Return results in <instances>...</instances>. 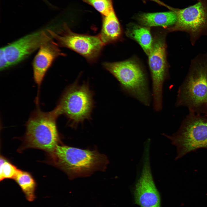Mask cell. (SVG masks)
<instances>
[{"label": "cell", "instance_id": "cell-1", "mask_svg": "<svg viewBox=\"0 0 207 207\" xmlns=\"http://www.w3.org/2000/svg\"><path fill=\"white\" fill-rule=\"evenodd\" d=\"M50 153L55 165L71 179L104 171L108 163L106 156L96 150L57 145Z\"/></svg>", "mask_w": 207, "mask_h": 207}, {"label": "cell", "instance_id": "cell-2", "mask_svg": "<svg viewBox=\"0 0 207 207\" xmlns=\"http://www.w3.org/2000/svg\"><path fill=\"white\" fill-rule=\"evenodd\" d=\"M176 105L187 107L189 112L207 115V55L192 62L179 89Z\"/></svg>", "mask_w": 207, "mask_h": 207}, {"label": "cell", "instance_id": "cell-3", "mask_svg": "<svg viewBox=\"0 0 207 207\" xmlns=\"http://www.w3.org/2000/svg\"><path fill=\"white\" fill-rule=\"evenodd\" d=\"M104 67L119 82L122 90L147 106L150 102L146 74L136 60L129 59L115 62H105Z\"/></svg>", "mask_w": 207, "mask_h": 207}, {"label": "cell", "instance_id": "cell-4", "mask_svg": "<svg viewBox=\"0 0 207 207\" xmlns=\"http://www.w3.org/2000/svg\"><path fill=\"white\" fill-rule=\"evenodd\" d=\"M59 115L55 108L48 112L39 109L35 110L27 122L24 138L26 147L52 152L59 140L56 124Z\"/></svg>", "mask_w": 207, "mask_h": 207}, {"label": "cell", "instance_id": "cell-5", "mask_svg": "<svg viewBox=\"0 0 207 207\" xmlns=\"http://www.w3.org/2000/svg\"><path fill=\"white\" fill-rule=\"evenodd\" d=\"M163 135L176 147V160L198 149H207V115L189 112L177 132L170 136Z\"/></svg>", "mask_w": 207, "mask_h": 207}, {"label": "cell", "instance_id": "cell-6", "mask_svg": "<svg viewBox=\"0 0 207 207\" xmlns=\"http://www.w3.org/2000/svg\"><path fill=\"white\" fill-rule=\"evenodd\" d=\"M92 92L87 84L76 82L69 86L55 108L59 115H65L70 126L76 127L85 120L89 119L93 107Z\"/></svg>", "mask_w": 207, "mask_h": 207}, {"label": "cell", "instance_id": "cell-7", "mask_svg": "<svg viewBox=\"0 0 207 207\" xmlns=\"http://www.w3.org/2000/svg\"><path fill=\"white\" fill-rule=\"evenodd\" d=\"M47 30L59 46L75 51L90 62H94L97 60L104 45L99 34L93 36L74 33L66 23L56 32Z\"/></svg>", "mask_w": 207, "mask_h": 207}, {"label": "cell", "instance_id": "cell-8", "mask_svg": "<svg viewBox=\"0 0 207 207\" xmlns=\"http://www.w3.org/2000/svg\"><path fill=\"white\" fill-rule=\"evenodd\" d=\"M148 56L149 65L152 83V95L155 110L159 111L162 107L163 86L168 78L166 45L163 34L156 35Z\"/></svg>", "mask_w": 207, "mask_h": 207}, {"label": "cell", "instance_id": "cell-9", "mask_svg": "<svg viewBox=\"0 0 207 207\" xmlns=\"http://www.w3.org/2000/svg\"><path fill=\"white\" fill-rule=\"evenodd\" d=\"M170 10L175 13L177 20L174 26L168 28L170 31H186L193 41L207 31V0H199L183 9L172 7Z\"/></svg>", "mask_w": 207, "mask_h": 207}, {"label": "cell", "instance_id": "cell-10", "mask_svg": "<svg viewBox=\"0 0 207 207\" xmlns=\"http://www.w3.org/2000/svg\"><path fill=\"white\" fill-rule=\"evenodd\" d=\"M140 175L134 191L135 204L141 207H160V194L155 184L150 166V148H145Z\"/></svg>", "mask_w": 207, "mask_h": 207}, {"label": "cell", "instance_id": "cell-11", "mask_svg": "<svg viewBox=\"0 0 207 207\" xmlns=\"http://www.w3.org/2000/svg\"><path fill=\"white\" fill-rule=\"evenodd\" d=\"M52 39L47 30H42L26 35L3 47L10 66L20 62Z\"/></svg>", "mask_w": 207, "mask_h": 207}, {"label": "cell", "instance_id": "cell-12", "mask_svg": "<svg viewBox=\"0 0 207 207\" xmlns=\"http://www.w3.org/2000/svg\"><path fill=\"white\" fill-rule=\"evenodd\" d=\"M53 39L40 47L33 60L34 78L39 87L47 71L54 60L59 56L65 55L59 49L57 43Z\"/></svg>", "mask_w": 207, "mask_h": 207}, {"label": "cell", "instance_id": "cell-13", "mask_svg": "<svg viewBox=\"0 0 207 207\" xmlns=\"http://www.w3.org/2000/svg\"><path fill=\"white\" fill-rule=\"evenodd\" d=\"M122 34L120 22L114 10L106 16H102V24L99 35L105 45L119 40Z\"/></svg>", "mask_w": 207, "mask_h": 207}, {"label": "cell", "instance_id": "cell-14", "mask_svg": "<svg viewBox=\"0 0 207 207\" xmlns=\"http://www.w3.org/2000/svg\"><path fill=\"white\" fill-rule=\"evenodd\" d=\"M137 19L139 22L145 26L169 28L175 24L177 18L175 13L170 10L167 12L143 13L138 16Z\"/></svg>", "mask_w": 207, "mask_h": 207}, {"label": "cell", "instance_id": "cell-15", "mask_svg": "<svg viewBox=\"0 0 207 207\" xmlns=\"http://www.w3.org/2000/svg\"><path fill=\"white\" fill-rule=\"evenodd\" d=\"M126 33L128 37L137 42L148 55L152 49L153 40L150 27L132 24L127 28Z\"/></svg>", "mask_w": 207, "mask_h": 207}, {"label": "cell", "instance_id": "cell-16", "mask_svg": "<svg viewBox=\"0 0 207 207\" xmlns=\"http://www.w3.org/2000/svg\"><path fill=\"white\" fill-rule=\"evenodd\" d=\"M14 179L20 187L27 200L30 202L33 201L36 198V184L31 175L27 172L19 170Z\"/></svg>", "mask_w": 207, "mask_h": 207}, {"label": "cell", "instance_id": "cell-17", "mask_svg": "<svg viewBox=\"0 0 207 207\" xmlns=\"http://www.w3.org/2000/svg\"><path fill=\"white\" fill-rule=\"evenodd\" d=\"M91 5L102 16L108 15L114 11L112 0H82Z\"/></svg>", "mask_w": 207, "mask_h": 207}, {"label": "cell", "instance_id": "cell-18", "mask_svg": "<svg viewBox=\"0 0 207 207\" xmlns=\"http://www.w3.org/2000/svg\"><path fill=\"white\" fill-rule=\"evenodd\" d=\"M0 180L6 179H14L19 170L3 157L0 159Z\"/></svg>", "mask_w": 207, "mask_h": 207}, {"label": "cell", "instance_id": "cell-19", "mask_svg": "<svg viewBox=\"0 0 207 207\" xmlns=\"http://www.w3.org/2000/svg\"><path fill=\"white\" fill-rule=\"evenodd\" d=\"M10 66L4 49L3 47L1 48L0 50V70H3Z\"/></svg>", "mask_w": 207, "mask_h": 207}, {"label": "cell", "instance_id": "cell-20", "mask_svg": "<svg viewBox=\"0 0 207 207\" xmlns=\"http://www.w3.org/2000/svg\"><path fill=\"white\" fill-rule=\"evenodd\" d=\"M150 0L152 1H153L154 2L156 3L159 4L160 5L164 6L168 9H169L170 6H169L168 5H166L162 2L160 0Z\"/></svg>", "mask_w": 207, "mask_h": 207}, {"label": "cell", "instance_id": "cell-21", "mask_svg": "<svg viewBox=\"0 0 207 207\" xmlns=\"http://www.w3.org/2000/svg\"><path fill=\"white\" fill-rule=\"evenodd\" d=\"M198 0V1H199V0Z\"/></svg>", "mask_w": 207, "mask_h": 207}]
</instances>
